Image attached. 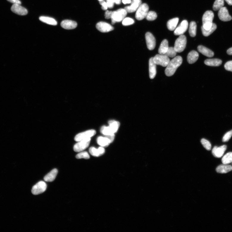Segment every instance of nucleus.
<instances>
[{
	"label": "nucleus",
	"mask_w": 232,
	"mask_h": 232,
	"mask_svg": "<svg viewBox=\"0 0 232 232\" xmlns=\"http://www.w3.org/2000/svg\"><path fill=\"white\" fill-rule=\"evenodd\" d=\"M183 62V59L180 56H177L169 62L165 70V73L166 76H172L173 75L177 69L178 68Z\"/></svg>",
	"instance_id": "f257e3e1"
},
{
	"label": "nucleus",
	"mask_w": 232,
	"mask_h": 232,
	"mask_svg": "<svg viewBox=\"0 0 232 232\" xmlns=\"http://www.w3.org/2000/svg\"><path fill=\"white\" fill-rule=\"evenodd\" d=\"M214 14L213 12L207 11L204 13L202 18L203 26L206 30H209L213 24Z\"/></svg>",
	"instance_id": "f03ea898"
},
{
	"label": "nucleus",
	"mask_w": 232,
	"mask_h": 232,
	"mask_svg": "<svg viewBox=\"0 0 232 232\" xmlns=\"http://www.w3.org/2000/svg\"><path fill=\"white\" fill-rule=\"evenodd\" d=\"M127 13L124 9H120L116 11H113L111 18L112 24H114L116 22H120L123 21L126 16Z\"/></svg>",
	"instance_id": "7ed1b4c3"
},
{
	"label": "nucleus",
	"mask_w": 232,
	"mask_h": 232,
	"mask_svg": "<svg viewBox=\"0 0 232 232\" xmlns=\"http://www.w3.org/2000/svg\"><path fill=\"white\" fill-rule=\"evenodd\" d=\"M187 43V39L185 35H180L179 37L177 39L175 43L174 47L177 52H181L186 48Z\"/></svg>",
	"instance_id": "20e7f679"
},
{
	"label": "nucleus",
	"mask_w": 232,
	"mask_h": 232,
	"mask_svg": "<svg viewBox=\"0 0 232 232\" xmlns=\"http://www.w3.org/2000/svg\"><path fill=\"white\" fill-rule=\"evenodd\" d=\"M149 7L146 3L141 4L137 10L136 18L138 20H142L146 17L148 12Z\"/></svg>",
	"instance_id": "39448f33"
},
{
	"label": "nucleus",
	"mask_w": 232,
	"mask_h": 232,
	"mask_svg": "<svg viewBox=\"0 0 232 232\" xmlns=\"http://www.w3.org/2000/svg\"><path fill=\"white\" fill-rule=\"evenodd\" d=\"M90 141L91 138L77 141V143L74 145V151L76 152H80L84 151L89 147Z\"/></svg>",
	"instance_id": "423d86ee"
},
{
	"label": "nucleus",
	"mask_w": 232,
	"mask_h": 232,
	"mask_svg": "<svg viewBox=\"0 0 232 232\" xmlns=\"http://www.w3.org/2000/svg\"><path fill=\"white\" fill-rule=\"evenodd\" d=\"M153 60L156 65L166 67L170 61L169 58L165 55L157 54L153 57Z\"/></svg>",
	"instance_id": "0eeeda50"
},
{
	"label": "nucleus",
	"mask_w": 232,
	"mask_h": 232,
	"mask_svg": "<svg viewBox=\"0 0 232 232\" xmlns=\"http://www.w3.org/2000/svg\"><path fill=\"white\" fill-rule=\"evenodd\" d=\"M47 185L44 181L39 182L34 186L32 188V192L33 194L37 195L45 192L46 189Z\"/></svg>",
	"instance_id": "6e6552de"
},
{
	"label": "nucleus",
	"mask_w": 232,
	"mask_h": 232,
	"mask_svg": "<svg viewBox=\"0 0 232 232\" xmlns=\"http://www.w3.org/2000/svg\"><path fill=\"white\" fill-rule=\"evenodd\" d=\"M96 133V132L94 130H90L78 133L74 137V140L77 142L81 140L91 138L95 136Z\"/></svg>",
	"instance_id": "1a4fd4ad"
},
{
	"label": "nucleus",
	"mask_w": 232,
	"mask_h": 232,
	"mask_svg": "<svg viewBox=\"0 0 232 232\" xmlns=\"http://www.w3.org/2000/svg\"><path fill=\"white\" fill-rule=\"evenodd\" d=\"M148 49L150 50L154 49L156 46L155 39L150 32H147L145 35Z\"/></svg>",
	"instance_id": "9d476101"
},
{
	"label": "nucleus",
	"mask_w": 232,
	"mask_h": 232,
	"mask_svg": "<svg viewBox=\"0 0 232 232\" xmlns=\"http://www.w3.org/2000/svg\"><path fill=\"white\" fill-rule=\"evenodd\" d=\"M96 27L98 30L103 33L108 32L114 29L113 27L111 25L104 22L98 23Z\"/></svg>",
	"instance_id": "9b49d317"
},
{
	"label": "nucleus",
	"mask_w": 232,
	"mask_h": 232,
	"mask_svg": "<svg viewBox=\"0 0 232 232\" xmlns=\"http://www.w3.org/2000/svg\"><path fill=\"white\" fill-rule=\"evenodd\" d=\"M218 15L219 19L223 21H229L232 19V17L225 7H223L219 10Z\"/></svg>",
	"instance_id": "f8f14e48"
},
{
	"label": "nucleus",
	"mask_w": 232,
	"mask_h": 232,
	"mask_svg": "<svg viewBox=\"0 0 232 232\" xmlns=\"http://www.w3.org/2000/svg\"><path fill=\"white\" fill-rule=\"evenodd\" d=\"M11 10L14 13L19 15H24L28 13L27 10L18 4H14L12 6Z\"/></svg>",
	"instance_id": "ddd939ff"
},
{
	"label": "nucleus",
	"mask_w": 232,
	"mask_h": 232,
	"mask_svg": "<svg viewBox=\"0 0 232 232\" xmlns=\"http://www.w3.org/2000/svg\"><path fill=\"white\" fill-rule=\"evenodd\" d=\"M188 27V23L187 21L184 20L175 29L174 34L176 36L181 35L186 32Z\"/></svg>",
	"instance_id": "4468645a"
},
{
	"label": "nucleus",
	"mask_w": 232,
	"mask_h": 232,
	"mask_svg": "<svg viewBox=\"0 0 232 232\" xmlns=\"http://www.w3.org/2000/svg\"><path fill=\"white\" fill-rule=\"evenodd\" d=\"M227 147L226 145H223L219 147L215 146L212 150V154L216 158H221L225 153Z\"/></svg>",
	"instance_id": "2eb2a0df"
},
{
	"label": "nucleus",
	"mask_w": 232,
	"mask_h": 232,
	"mask_svg": "<svg viewBox=\"0 0 232 232\" xmlns=\"http://www.w3.org/2000/svg\"><path fill=\"white\" fill-rule=\"evenodd\" d=\"M141 0H132L130 6L125 7L124 9L127 13H132L136 11L141 4Z\"/></svg>",
	"instance_id": "dca6fc26"
},
{
	"label": "nucleus",
	"mask_w": 232,
	"mask_h": 232,
	"mask_svg": "<svg viewBox=\"0 0 232 232\" xmlns=\"http://www.w3.org/2000/svg\"><path fill=\"white\" fill-rule=\"evenodd\" d=\"M77 25L76 22L69 20H65L63 21L61 23V26L63 28L68 30L75 29Z\"/></svg>",
	"instance_id": "f3484780"
},
{
	"label": "nucleus",
	"mask_w": 232,
	"mask_h": 232,
	"mask_svg": "<svg viewBox=\"0 0 232 232\" xmlns=\"http://www.w3.org/2000/svg\"><path fill=\"white\" fill-rule=\"evenodd\" d=\"M156 64L153 60V57H151L149 61V76L151 79H153L156 74Z\"/></svg>",
	"instance_id": "a211bd4d"
},
{
	"label": "nucleus",
	"mask_w": 232,
	"mask_h": 232,
	"mask_svg": "<svg viewBox=\"0 0 232 232\" xmlns=\"http://www.w3.org/2000/svg\"><path fill=\"white\" fill-rule=\"evenodd\" d=\"M89 152L92 156L98 157L103 155L105 151L104 147H100L98 149L92 147L89 148Z\"/></svg>",
	"instance_id": "6ab92c4d"
},
{
	"label": "nucleus",
	"mask_w": 232,
	"mask_h": 232,
	"mask_svg": "<svg viewBox=\"0 0 232 232\" xmlns=\"http://www.w3.org/2000/svg\"><path fill=\"white\" fill-rule=\"evenodd\" d=\"M197 49L199 52L207 57H211L214 55V53L213 51L203 46H198Z\"/></svg>",
	"instance_id": "aec40b11"
},
{
	"label": "nucleus",
	"mask_w": 232,
	"mask_h": 232,
	"mask_svg": "<svg viewBox=\"0 0 232 232\" xmlns=\"http://www.w3.org/2000/svg\"><path fill=\"white\" fill-rule=\"evenodd\" d=\"M231 170L232 166L228 164L220 165L216 169V171L220 174H226Z\"/></svg>",
	"instance_id": "412c9836"
},
{
	"label": "nucleus",
	"mask_w": 232,
	"mask_h": 232,
	"mask_svg": "<svg viewBox=\"0 0 232 232\" xmlns=\"http://www.w3.org/2000/svg\"><path fill=\"white\" fill-rule=\"evenodd\" d=\"M199 57V55L197 52L194 50L192 51L188 55L187 61L190 64H193L197 60Z\"/></svg>",
	"instance_id": "4be33fe9"
},
{
	"label": "nucleus",
	"mask_w": 232,
	"mask_h": 232,
	"mask_svg": "<svg viewBox=\"0 0 232 232\" xmlns=\"http://www.w3.org/2000/svg\"><path fill=\"white\" fill-rule=\"evenodd\" d=\"M97 142L101 147H107L111 143L110 141L105 136L98 137L97 139Z\"/></svg>",
	"instance_id": "5701e85b"
},
{
	"label": "nucleus",
	"mask_w": 232,
	"mask_h": 232,
	"mask_svg": "<svg viewBox=\"0 0 232 232\" xmlns=\"http://www.w3.org/2000/svg\"><path fill=\"white\" fill-rule=\"evenodd\" d=\"M57 173V169H54L44 177V180L47 182H53L55 179Z\"/></svg>",
	"instance_id": "b1692460"
},
{
	"label": "nucleus",
	"mask_w": 232,
	"mask_h": 232,
	"mask_svg": "<svg viewBox=\"0 0 232 232\" xmlns=\"http://www.w3.org/2000/svg\"><path fill=\"white\" fill-rule=\"evenodd\" d=\"M222 63L221 60L216 58L207 59L204 61V63L206 65L210 66H219L222 64Z\"/></svg>",
	"instance_id": "393cba45"
},
{
	"label": "nucleus",
	"mask_w": 232,
	"mask_h": 232,
	"mask_svg": "<svg viewBox=\"0 0 232 232\" xmlns=\"http://www.w3.org/2000/svg\"><path fill=\"white\" fill-rule=\"evenodd\" d=\"M179 21V18H176L169 20L167 23V27L169 30L170 31L175 30L177 25Z\"/></svg>",
	"instance_id": "a878e982"
},
{
	"label": "nucleus",
	"mask_w": 232,
	"mask_h": 232,
	"mask_svg": "<svg viewBox=\"0 0 232 232\" xmlns=\"http://www.w3.org/2000/svg\"><path fill=\"white\" fill-rule=\"evenodd\" d=\"M169 48L168 42L166 39H164L162 42L158 49L160 54L164 55L167 52Z\"/></svg>",
	"instance_id": "bb28decb"
},
{
	"label": "nucleus",
	"mask_w": 232,
	"mask_h": 232,
	"mask_svg": "<svg viewBox=\"0 0 232 232\" xmlns=\"http://www.w3.org/2000/svg\"><path fill=\"white\" fill-rule=\"evenodd\" d=\"M40 20L47 24L56 26L57 25V22L55 19L54 18L48 17L41 16L39 18Z\"/></svg>",
	"instance_id": "cd10ccee"
},
{
	"label": "nucleus",
	"mask_w": 232,
	"mask_h": 232,
	"mask_svg": "<svg viewBox=\"0 0 232 232\" xmlns=\"http://www.w3.org/2000/svg\"><path fill=\"white\" fill-rule=\"evenodd\" d=\"M108 124L109 127L111 128L113 133H116L120 126V123L119 122L115 120H110L108 121Z\"/></svg>",
	"instance_id": "c85d7f7f"
},
{
	"label": "nucleus",
	"mask_w": 232,
	"mask_h": 232,
	"mask_svg": "<svg viewBox=\"0 0 232 232\" xmlns=\"http://www.w3.org/2000/svg\"><path fill=\"white\" fill-rule=\"evenodd\" d=\"M217 26L215 24L213 23V25L211 29L209 30H206L203 28L202 26L201 27V29L203 35L204 36L208 37L210 36L212 33H213L216 29Z\"/></svg>",
	"instance_id": "c756f323"
},
{
	"label": "nucleus",
	"mask_w": 232,
	"mask_h": 232,
	"mask_svg": "<svg viewBox=\"0 0 232 232\" xmlns=\"http://www.w3.org/2000/svg\"><path fill=\"white\" fill-rule=\"evenodd\" d=\"M222 161L223 164H228L232 162V152L227 153L222 158Z\"/></svg>",
	"instance_id": "7c9ffc66"
},
{
	"label": "nucleus",
	"mask_w": 232,
	"mask_h": 232,
	"mask_svg": "<svg viewBox=\"0 0 232 232\" xmlns=\"http://www.w3.org/2000/svg\"><path fill=\"white\" fill-rule=\"evenodd\" d=\"M197 25L194 21H191L190 22L189 33L190 36L192 37H194L196 34Z\"/></svg>",
	"instance_id": "2f4dec72"
},
{
	"label": "nucleus",
	"mask_w": 232,
	"mask_h": 232,
	"mask_svg": "<svg viewBox=\"0 0 232 232\" xmlns=\"http://www.w3.org/2000/svg\"><path fill=\"white\" fill-rule=\"evenodd\" d=\"M225 4L224 0H216L213 6V9L214 11H218L223 7Z\"/></svg>",
	"instance_id": "473e14b6"
},
{
	"label": "nucleus",
	"mask_w": 232,
	"mask_h": 232,
	"mask_svg": "<svg viewBox=\"0 0 232 232\" xmlns=\"http://www.w3.org/2000/svg\"><path fill=\"white\" fill-rule=\"evenodd\" d=\"M100 132L102 134H103L104 136L112 135L115 134L113 132L109 126L106 127L105 126H103L101 127Z\"/></svg>",
	"instance_id": "72a5a7b5"
},
{
	"label": "nucleus",
	"mask_w": 232,
	"mask_h": 232,
	"mask_svg": "<svg viewBox=\"0 0 232 232\" xmlns=\"http://www.w3.org/2000/svg\"><path fill=\"white\" fill-rule=\"evenodd\" d=\"M177 52L174 47H169L168 50L164 55L168 57L173 58L175 57L176 56Z\"/></svg>",
	"instance_id": "f704fd0d"
},
{
	"label": "nucleus",
	"mask_w": 232,
	"mask_h": 232,
	"mask_svg": "<svg viewBox=\"0 0 232 232\" xmlns=\"http://www.w3.org/2000/svg\"><path fill=\"white\" fill-rule=\"evenodd\" d=\"M157 17V15L154 11L148 12L145 18L149 21H153L156 19Z\"/></svg>",
	"instance_id": "c9c22d12"
},
{
	"label": "nucleus",
	"mask_w": 232,
	"mask_h": 232,
	"mask_svg": "<svg viewBox=\"0 0 232 232\" xmlns=\"http://www.w3.org/2000/svg\"><path fill=\"white\" fill-rule=\"evenodd\" d=\"M76 157L77 159L84 158L88 159L90 158L88 153L86 151L80 152L76 155Z\"/></svg>",
	"instance_id": "e433bc0d"
},
{
	"label": "nucleus",
	"mask_w": 232,
	"mask_h": 232,
	"mask_svg": "<svg viewBox=\"0 0 232 232\" xmlns=\"http://www.w3.org/2000/svg\"><path fill=\"white\" fill-rule=\"evenodd\" d=\"M201 143L203 147L207 150L210 151L211 150V143L209 141L205 139H202L201 140Z\"/></svg>",
	"instance_id": "4c0bfd02"
},
{
	"label": "nucleus",
	"mask_w": 232,
	"mask_h": 232,
	"mask_svg": "<svg viewBox=\"0 0 232 232\" xmlns=\"http://www.w3.org/2000/svg\"><path fill=\"white\" fill-rule=\"evenodd\" d=\"M134 22V21L133 19L127 18H124L123 20L122 24L124 26H127L132 25Z\"/></svg>",
	"instance_id": "58836bf2"
},
{
	"label": "nucleus",
	"mask_w": 232,
	"mask_h": 232,
	"mask_svg": "<svg viewBox=\"0 0 232 232\" xmlns=\"http://www.w3.org/2000/svg\"><path fill=\"white\" fill-rule=\"evenodd\" d=\"M232 136V130L228 132L224 135L222 138L223 142H225L228 141L231 138Z\"/></svg>",
	"instance_id": "ea45409f"
},
{
	"label": "nucleus",
	"mask_w": 232,
	"mask_h": 232,
	"mask_svg": "<svg viewBox=\"0 0 232 232\" xmlns=\"http://www.w3.org/2000/svg\"><path fill=\"white\" fill-rule=\"evenodd\" d=\"M226 70L232 72V61L227 62L225 65Z\"/></svg>",
	"instance_id": "a19ab883"
},
{
	"label": "nucleus",
	"mask_w": 232,
	"mask_h": 232,
	"mask_svg": "<svg viewBox=\"0 0 232 232\" xmlns=\"http://www.w3.org/2000/svg\"><path fill=\"white\" fill-rule=\"evenodd\" d=\"M99 3L102 5L101 8L102 10H107L108 6L107 2H105L103 0V1H99Z\"/></svg>",
	"instance_id": "79ce46f5"
},
{
	"label": "nucleus",
	"mask_w": 232,
	"mask_h": 232,
	"mask_svg": "<svg viewBox=\"0 0 232 232\" xmlns=\"http://www.w3.org/2000/svg\"><path fill=\"white\" fill-rule=\"evenodd\" d=\"M112 13L113 11H106L105 15V18L107 19L111 18Z\"/></svg>",
	"instance_id": "37998d69"
},
{
	"label": "nucleus",
	"mask_w": 232,
	"mask_h": 232,
	"mask_svg": "<svg viewBox=\"0 0 232 232\" xmlns=\"http://www.w3.org/2000/svg\"><path fill=\"white\" fill-rule=\"evenodd\" d=\"M7 1L13 4H18L21 5V2L19 0H7Z\"/></svg>",
	"instance_id": "c03bdc74"
},
{
	"label": "nucleus",
	"mask_w": 232,
	"mask_h": 232,
	"mask_svg": "<svg viewBox=\"0 0 232 232\" xmlns=\"http://www.w3.org/2000/svg\"><path fill=\"white\" fill-rule=\"evenodd\" d=\"M105 136L108 138L110 141L111 143L113 142L114 140L115 137V134Z\"/></svg>",
	"instance_id": "a18cd8bd"
},
{
	"label": "nucleus",
	"mask_w": 232,
	"mask_h": 232,
	"mask_svg": "<svg viewBox=\"0 0 232 232\" xmlns=\"http://www.w3.org/2000/svg\"><path fill=\"white\" fill-rule=\"evenodd\" d=\"M107 3L108 7L110 9H111L113 7L114 3L111 1H107Z\"/></svg>",
	"instance_id": "49530a36"
},
{
	"label": "nucleus",
	"mask_w": 232,
	"mask_h": 232,
	"mask_svg": "<svg viewBox=\"0 0 232 232\" xmlns=\"http://www.w3.org/2000/svg\"><path fill=\"white\" fill-rule=\"evenodd\" d=\"M227 53L230 55H232V47L231 48H230L227 51Z\"/></svg>",
	"instance_id": "de8ad7c7"
},
{
	"label": "nucleus",
	"mask_w": 232,
	"mask_h": 232,
	"mask_svg": "<svg viewBox=\"0 0 232 232\" xmlns=\"http://www.w3.org/2000/svg\"><path fill=\"white\" fill-rule=\"evenodd\" d=\"M122 2L124 4L131 3V0H122Z\"/></svg>",
	"instance_id": "09e8293b"
},
{
	"label": "nucleus",
	"mask_w": 232,
	"mask_h": 232,
	"mask_svg": "<svg viewBox=\"0 0 232 232\" xmlns=\"http://www.w3.org/2000/svg\"><path fill=\"white\" fill-rule=\"evenodd\" d=\"M227 3L230 5H232V0H225Z\"/></svg>",
	"instance_id": "8fccbe9b"
},
{
	"label": "nucleus",
	"mask_w": 232,
	"mask_h": 232,
	"mask_svg": "<svg viewBox=\"0 0 232 232\" xmlns=\"http://www.w3.org/2000/svg\"><path fill=\"white\" fill-rule=\"evenodd\" d=\"M121 0H115V3L117 4H119L121 3Z\"/></svg>",
	"instance_id": "3c124183"
},
{
	"label": "nucleus",
	"mask_w": 232,
	"mask_h": 232,
	"mask_svg": "<svg viewBox=\"0 0 232 232\" xmlns=\"http://www.w3.org/2000/svg\"><path fill=\"white\" fill-rule=\"evenodd\" d=\"M98 1H103V0H98ZM107 1H111L113 2L114 3H115L114 0H107Z\"/></svg>",
	"instance_id": "603ef678"
},
{
	"label": "nucleus",
	"mask_w": 232,
	"mask_h": 232,
	"mask_svg": "<svg viewBox=\"0 0 232 232\" xmlns=\"http://www.w3.org/2000/svg\"><path fill=\"white\" fill-rule=\"evenodd\" d=\"M232 164V162L231 163Z\"/></svg>",
	"instance_id": "864d4df0"
}]
</instances>
